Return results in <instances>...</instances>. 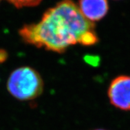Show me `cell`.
Listing matches in <instances>:
<instances>
[{"label":"cell","mask_w":130,"mask_h":130,"mask_svg":"<svg viewBox=\"0 0 130 130\" xmlns=\"http://www.w3.org/2000/svg\"><path fill=\"white\" fill-rule=\"evenodd\" d=\"M98 42H99V38L95 30H91L87 32L81 36L79 44L83 46H92L96 44Z\"/></svg>","instance_id":"5b68a950"},{"label":"cell","mask_w":130,"mask_h":130,"mask_svg":"<svg viewBox=\"0 0 130 130\" xmlns=\"http://www.w3.org/2000/svg\"><path fill=\"white\" fill-rule=\"evenodd\" d=\"M85 59L89 64H91L92 66H97L99 64V59L96 56H86Z\"/></svg>","instance_id":"52a82bcc"},{"label":"cell","mask_w":130,"mask_h":130,"mask_svg":"<svg viewBox=\"0 0 130 130\" xmlns=\"http://www.w3.org/2000/svg\"><path fill=\"white\" fill-rule=\"evenodd\" d=\"M95 130H106V129H95Z\"/></svg>","instance_id":"9c48e42d"},{"label":"cell","mask_w":130,"mask_h":130,"mask_svg":"<svg viewBox=\"0 0 130 130\" xmlns=\"http://www.w3.org/2000/svg\"><path fill=\"white\" fill-rule=\"evenodd\" d=\"M8 58V54L5 50L0 49V63L5 62Z\"/></svg>","instance_id":"ba28073f"},{"label":"cell","mask_w":130,"mask_h":130,"mask_svg":"<svg viewBox=\"0 0 130 130\" xmlns=\"http://www.w3.org/2000/svg\"><path fill=\"white\" fill-rule=\"evenodd\" d=\"M91 30H95L94 23L71 0H63L47 10L38 23L22 27L19 35L26 44L61 54Z\"/></svg>","instance_id":"6da1fadb"},{"label":"cell","mask_w":130,"mask_h":130,"mask_svg":"<svg viewBox=\"0 0 130 130\" xmlns=\"http://www.w3.org/2000/svg\"><path fill=\"white\" fill-rule=\"evenodd\" d=\"M108 95L114 107L130 111V76L120 75L113 79L109 86Z\"/></svg>","instance_id":"3957f363"},{"label":"cell","mask_w":130,"mask_h":130,"mask_svg":"<svg viewBox=\"0 0 130 130\" xmlns=\"http://www.w3.org/2000/svg\"><path fill=\"white\" fill-rule=\"evenodd\" d=\"M79 8L82 15L93 23L106 15L108 5L107 0H79Z\"/></svg>","instance_id":"277c9868"},{"label":"cell","mask_w":130,"mask_h":130,"mask_svg":"<svg viewBox=\"0 0 130 130\" xmlns=\"http://www.w3.org/2000/svg\"><path fill=\"white\" fill-rule=\"evenodd\" d=\"M17 8L24 7H35L38 5L42 0H7Z\"/></svg>","instance_id":"8992f818"},{"label":"cell","mask_w":130,"mask_h":130,"mask_svg":"<svg viewBox=\"0 0 130 130\" xmlns=\"http://www.w3.org/2000/svg\"><path fill=\"white\" fill-rule=\"evenodd\" d=\"M7 88L9 92L20 101H29L39 96L44 90L41 76L30 67H21L9 75Z\"/></svg>","instance_id":"7a4b0ae2"}]
</instances>
